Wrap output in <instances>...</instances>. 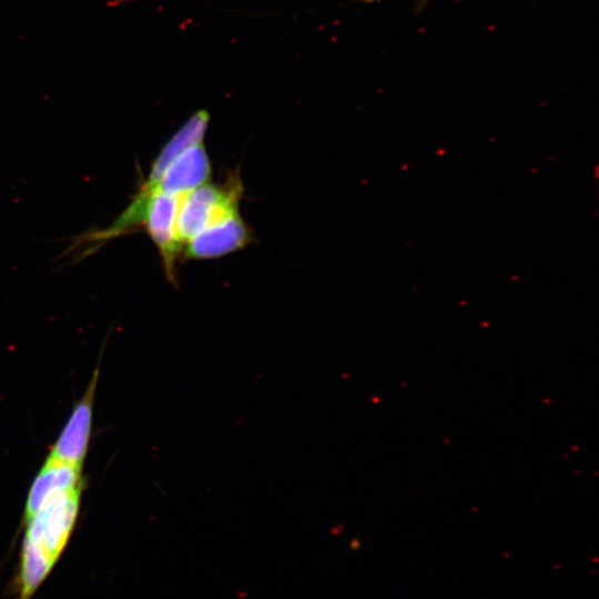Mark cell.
Segmentation results:
<instances>
[{"label": "cell", "instance_id": "6da1fadb", "mask_svg": "<svg viewBox=\"0 0 599 599\" xmlns=\"http://www.w3.org/2000/svg\"><path fill=\"white\" fill-rule=\"evenodd\" d=\"M82 486L50 498L23 521L17 599H31L63 552L75 527Z\"/></svg>", "mask_w": 599, "mask_h": 599}, {"label": "cell", "instance_id": "7a4b0ae2", "mask_svg": "<svg viewBox=\"0 0 599 599\" xmlns=\"http://www.w3.org/2000/svg\"><path fill=\"white\" fill-rule=\"evenodd\" d=\"M243 186L238 176L223 185L205 183L182 195L176 215V232L183 243L207 226L238 212Z\"/></svg>", "mask_w": 599, "mask_h": 599}, {"label": "cell", "instance_id": "3957f363", "mask_svg": "<svg viewBox=\"0 0 599 599\" xmlns=\"http://www.w3.org/2000/svg\"><path fill=\"white\" fill-rule=\"evenodd\" d=\"M146 202L142 225L155 244L171 283L176 284L175 261L183 243L176 232V215L182 195L151 192Z\"/></svg>", "mask_w": 599, "mask_h": 599}, {"label": "cell", "instance_id": "277c9868", "mask_svg": "<svg viewBox=\"0 0 599 599\" xmlns=\"http://www.w3.org/2000/svg\"><path fill=\"white\" fill-rule=\"evenodd\" d=\"M97 368L84 395L74 406L65 426L51 447L47 460L83 466L88 451L93 419L94 394L98 384Z\"/></svg>", "mask_w": 599, "mask_h": 599}, {"label": "cell", "instance_id": "5b68a950", "mask_svg": "<svg viewBox=\"0 0 599 599\" xmlns=\"http://www.w3.org/2000/svg\"><path fill=\"white\" fill-rule=\"evenodd\" d=\"M212 165L203 142L194 144L173 159L159 179L144 182L140 190L171 195L185 194L209 182Z\"/></svg>", "mask_w": 599, "mask_h": 599}, {"label": "cell", "instance_id": "8992f818", "mask_svg": "<svg viewBox=\"0 0 599 599\" xmlns=\"http://www.w3.org/2000/svg\"><path fill=\"white\" fill-rule=\"evenodd\" d=\"M251 241V230L236 212L186 241L183 245L184 256L191 260L221 257L243 248Z\"/></svg>", "mask_w": 599, "mask_h": 599}, {"label": "cell", "instance_id": "52a82bcc", "mask_svg": "<svg viewBox=\"0 0 599 599\" xmlns=\"http://www.w3.org/2000/svg\"><path fill=\"white\" fill-rule=\"evenodd\" d=\"M82 486V467L47 460L29 489L23 521L57 494Z\"/></svg>", "mask_w": 599, "mask_h": 599}, {"label": "cell", "instance_id": "ba28073f", "mask_svg": "<svg viewBox=\"0 0 599 599\" xmlns=\"http://www.w3.org/2000/svg\"><path fill=\"white\" fill-rule=\"evenodd\" d=\"M209 121L210 114L205 110L194 112L163 145L151 165L145 182H155L173 159L187 148L203 142Z\"/></svg>", "mask_w": 599, "mask_h": 599}, {"label": "cell", "instance_id": "9c48e42d", "mask_svg": "<svg viewBox=\"0 0 599 599\" xmlns=\"http://www.w3.org/2000/svg\"><path fill=\"white\" fill-rule=\"evenodd\" d=\"M426 0H420V4H423V2H425Z\"/></svg>", "mask_w": 599, "mask_h": 599}]
</instances>
